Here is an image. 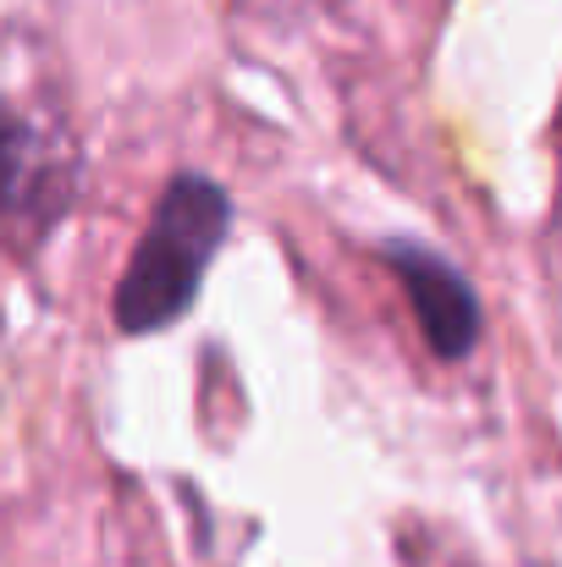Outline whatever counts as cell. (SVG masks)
Wrapping results in <instances>:
<instances>
[{
    "mask_svg": "<svg viewBox=\"0 0 562 567\" xmlns=\"http://www.w3.org/2000/svg\"><path fill=\"white\" fill-rule=\"evenodd\" d=\"M226 226H232V198L221 183L183 172L161 188L155 215L116 281L111 320L122 337H155L172 320H183L204 287L215 248L226 243Z\"/></svg>",
    "mask_w": 562,
    "mask_h": 567,
    "instance_id": "cell-1",
    "label": "cell"
},
{
    "mask_svg": "<svg viewBox=\"0 0 562 567\" xmlns=\"http://www.w3.org/2000/svg\"><path fill=\"white\" fill-rule=\"evenodd\" d=\"M78 150L33 111L0 105V248L44 243L78 198Z\"/></svg>",
    "mask_w": 562,
    "mask_h": 567,
    "instance_id": "cell-2",
    "label": "cell"
},
{
    "mask_svg": "<svg viewBox=\"0 0 562 567\" xmlns=\"http://www.w3.org/2000/svg\"><path fill=\"white\" fill-rule=\"evenodd\" d=\"M386 265H391V276L402 281V298H408V309H413V320H419L425 348H430L436 359H447V364L469 359L474 342H480V326H486L469 276H463L458 265H447L441 254L419 248V243H391V248H386Z\"/></svg>",
    "mask_w": 562,
    "mask_h": 567,
    "instance_id": "cell-3",
    "label": "cell"
}]
</instances>
